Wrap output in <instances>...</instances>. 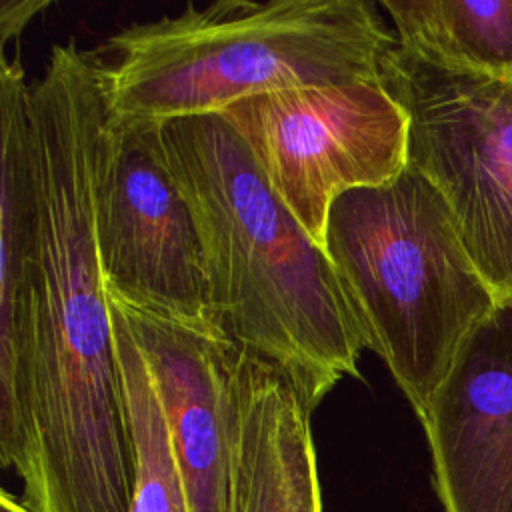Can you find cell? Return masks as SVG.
<instances>
[{
  "instance_id": "obj_1",
  "label": "cell",
  "mask_w": 512,
  "mask_h": 512,
  "mask_svg": "<svg viewBox=\"0 0 512 512\" xmlns=\"http://www.w3.org/2000/svg\"><path fill=\"white\" fill-rule=\"evenodd\" d=\"M106 58L54 44L30 84L36 222L14 336L0 348V456L34 512H130L134 456L94 192Z\"/></svg>"
},
{
  "instance_id": "obj_2",
  "label": "cell",
  "mask_w": 512,
  "mask_h": 512,
  "mask_svg": "<svg viewBox=\"0 0 512 512\" xmlns=\"http://www.w3.org/2000/svg\"><path fill=\"white\" fill-rule=\"evenodd\" d=\"M160 138L196 220L216 326L314 410L342 378H360L366 350L334 264L220 114L160 122Z\"/></svg>"
},
{
  "instance_id": "obj_3",
  "label": "cell",
  "mask_w": 512,
  "mask_h": 512,
  "mask_svg": "<svg viewBox=\"0 0 512 512\" xmlns=\"http://www.w3.org/2000/svg\"><path fill=\"white\" fill-rule=\"evenodd\" d=\"M396 36L366 0H218L108 40L112 122L220 114L278 90L380 80Z\"/></svg>"
},
{
  "instance_id": "obj_4",
  "label": "cell",
  "mask_w": 512,
  "mask_h": 512,
  "mask_svg": "<svg viewBox=\"0 0 512 512\" xmlns=\"http://www.w3.org/2000/svg\"><path fill=\"white\" fill-rule=\"evenodd\" d=\"M324 250L364 334L420 418L498 298L414 166L330 206Z\"/></svg>"
},
{
  "instance_id": "obj_5",
  "label": "cell",
  "mask_w": 512,
  "mask_h": 512,
  "mask_svg": "<svg viewBox=\"0 0 512 512\" xmlns=\"http://www.w3.org/2000/svg\"><path fill=\"white\" fill-rule=\"evenodd\" d=\"M380 82L408 114V164L446 200L498 300L512 296V82L446 70L394 44Z\"/></svg>"
},
{
  "instance_id": "obj_6",
  "label": "cell",
  "mask_w": 512,
  "mask_h": 512,
  "mask_svg": "<svg viewBox=\"0 0 512 512\" xmlns=\"http://www.w3.org/2000/svg\"><path fill=\"white\" fill-rule=\"evenodd\" d=\"M220 116L322 248L336 198L382 186L408 166V114L380 80L260 94L228 106Z\"/></svg>"
},
{
  "instance_id": "obj_7",
  "label": "cell",
  "mask_w": 512,
  "mask_h": 512,
  "mask_svg": "<svg viewBox=\"0 0 512 512\" xmlns=\"http://www.w3.org/2000/svg\"><path fill=\"white\" fill-rule=\"evenodd\" d=\"M94 232L108 296L184 324L216 326L200 234L166 162L160 122L106 116Z\"/></svg>"
},
{
  "instance_id": "obj_8",
  "label": "cell",
  "mask_w": 512,
  "mask_h": 512,
  "mask_svg": "<svg viewBox=\"0 0 512 512\" xmlns=\"http://www.w3.org/2000/svg\"><path fill=\"white\" fill-rule=\"evenodd\" d=\"M418 420L444 512H512V296L470 334Z\"/></svg>"
},
{
  "instance_id": "obj_9",
  "label": "cell",
  "mask_w": 512,
  "mask_h": 512,
  "mask_svg": "<svg viewBox=\"0 0 512 512\" xmlns=\"http://www.w3.org/2000/svg\"><path fill=\"white\" fill-rule=\"evenodd\" d=\"M108 298L158 390L190 512H232L228 362L234 342L216 326L184 324Z\"/></svg>"
},
{
  "instance_id": "obj_10",
  "label": "cell",
  "mask_w": 512,
  "mask_h": 512,
  "mask_svg": "<svg viewBox=\"0 0 512 512\" xmlns=\"http://www.w3.org/2000/svg\"><path fill=\"white\" fill-rule=\"evenodd\" d=\"M228 398L232 512H322L312 410L294 384L234 344Z\"/></svg>"
},
{
  "instance_id": "obj_11",
  "label": "cell",
  "mask_w": 512,
  "mask_h": 512,
  "mask_svg": "<svg viewBox=\"0 0 512 512\" xmlns=\"http://www.w3.org/2000/svg\"><path fill=\"white\" fill-rule=\"evenodd\" d=\"M396 44L446 68L512 82V0H382Z\"/></svg>"
},
{
  "instance_id": "obj_12",
  "label": "cell",
  "mask_w": 512,
  "mask_h": 512,
  "mask_svg": "<svg viewBox=\"0 0 512 512\" xmlns=\"http://www.w3.org/2000/svg\"><path fill=\"white\" fill-rule=\"evenodd\" d=\"M112 318L134 456L130 512H190L176 448L154 380L114 306Z\"/></svg>"
},
{
  "instance_id": "obj_13",
  "label": "cell",
  "mask_w": 512,
  "mask_h": 512,
  "mask_svg": "<svg viewBox=\"0 0 512 512\" xmlns=\"http://www.w3.org/2000/svg\"><path fill=\"white\" fill-rule=\"evenodd\" d=\"M50 2H36V0H24V2H10L4 0L0 8V44L18 42L24 28L34 20V16L48 8Z\"/></svg>"
},
{
  "instance_id": "obj_14",
  "label": "cell",
  "mask_w": 512,
  "mask_h": 512,
  "mask_svg": "<svg viewBox=\"0 0 512 512\" xmlns=\"http://www.w3.org/2000/svg\"><path fill=\"white\" fill-rule=\"evenodd\" d=\"M0 512H34L24 500H16L10 492L2 490V496H0Z\"/></svg>"
}]
</instances>
